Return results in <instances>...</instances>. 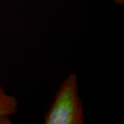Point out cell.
<instances>
[{"label": "cell", "mask_w": 124, "mask_h": 124, "mask_svg": "<svg viewBox=\"0 0 124 124\" xmlns=\"http://www.w3.org/2000/svg\"><path fill=\"white\" fill-rule=\"evenodd\" d=\"M114 3L116 4L119 5V6H124V0H112Z\"/></svg>", "instance_id": "cell-3"}, {"label": "cell", "mask_w": 124, "mask_h": 124, "mask_svg": "<svg viewBox=\"0 0 124 124\" xmlns=\"http://www.w3.org/2000/svg\"><path fill=\"white\" fill-rule=\"evenodd\" d=\"M84 106L79 92L78 77L70 72L56 93L44 116L45 124H84Z\"/></svg>", "instance_id": "cell-1"}, {"label": "cell", "mask_w": 124, "mask_h": 124, "mask_svg": "<svg viewBox=\"0 0 124 124\" xmlns=\"http://www.w3.org/2000/svg\"><path fill=\"white\" fill-rule=\"evenodd\" d=\"M19 102L15 96L10 94L0 85V117L10 116L17 113Z\"/></svg>", "instance_id": "cell-2"}]
</instances>
